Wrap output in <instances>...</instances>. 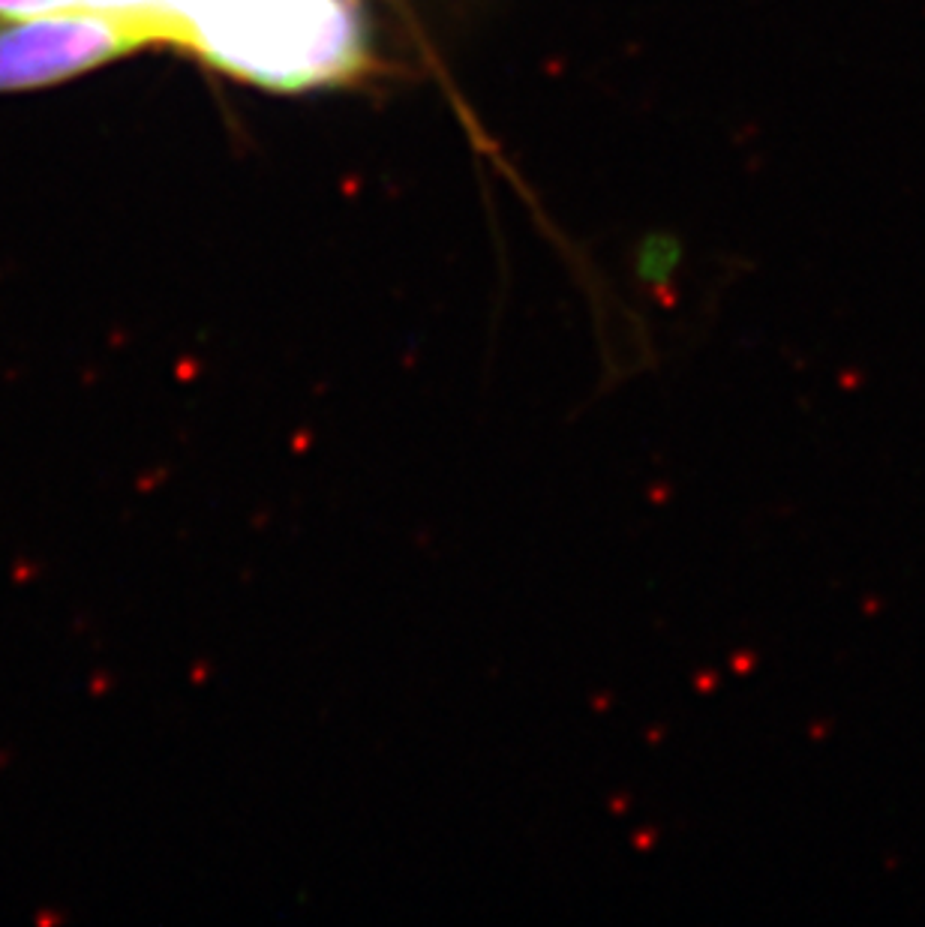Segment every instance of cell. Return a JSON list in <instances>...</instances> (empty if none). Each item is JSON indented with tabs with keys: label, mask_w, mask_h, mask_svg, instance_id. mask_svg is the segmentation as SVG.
<instances>
[{
	"label": "cell",
	"mask_w": 925,
	"mask_h": 927,
	"mask_svg": "<svg viewBox=\"0 0 925 927\" xmlns=\"http://www.w3.org/2000/svg\"><path fill=\"white\" fill-rule=\"evenodd\" d=\"M55 0H0V15H28V13H39L51 6Z\"/></svg>",
	"instance_id": "7a4b0ae2"
},
{
	"label": "cell",
	"mask_w": 925,
	"mask_h": 927,
	"mask_svg": "<svg viewBox=\"0 0 925 927\" xmlns=\"http://www.w3.org/2000/svg\"><path fill=\"white\" fill-rule=\"evenodd\" d=\"M190 46L204 55L202 30L160 4L57 6L0 21V93L55 88L144 46Z\"/></svg>",
	"instance_id": "6da1fadb"
}]
</instances>
